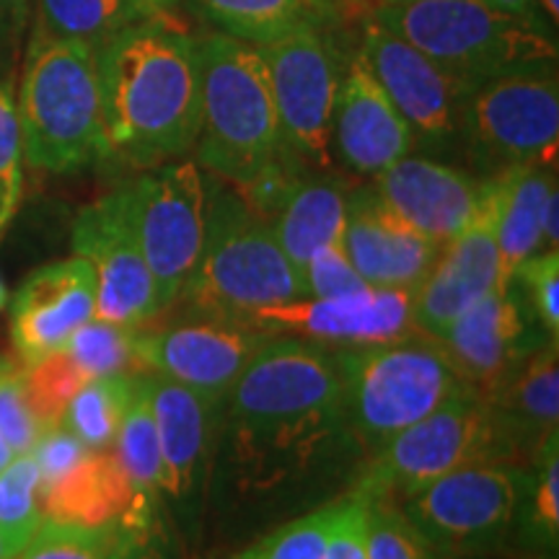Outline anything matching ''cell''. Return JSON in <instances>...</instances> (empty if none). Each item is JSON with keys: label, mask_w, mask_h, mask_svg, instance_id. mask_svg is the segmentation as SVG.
<instances>
[{"label": "cell", "mask_w": 559, "mask_h": 559, "mask_svg": "<svg viewBox=\"0 0 559 559\" xmlns=\"http://www.w3.org/2000/svg\"><path fill=\"white\" fill-rule=\"evenodd\" d=\"M39 526L37 461L32 459V453H21L5 469H0V536L16 557Z\"/></svg>", "instance_id": "36"}, {"label": "cell", "mask_w": 559, "mask_h": 559, "mask_svg": "<svg viewBox=\"0 0 559 559\" xmlns=\"http://www.w3.org/2000/svg\"><path fill=\"white\" fill-rule=\"evenodd\" d=\"M515 285H498L436 334V345L456 376L489 396L523 360L551 342Z\"/></svg>", "instance_id": "15"}, {"label": "cell", "mask_w": 559, "mask_h": 559, "mask_svg": "<svg viewBox=\"0 0 559 559\" xmlns=\"http://www.w3.org/2000/svg\"><path fill=\"white\" fill-rule=\"evenodd\" d=\"M347 185L332 174H304L267 226L288 260L304 272L326 243L342 241L347 223Z\"/></svg>", "instance_id": "27"}, {"label": "cell", "mask_w": 559, "mask_h": 559, "mask_svg": "<svg viewBox=\"0 0 559 559\" xmlns=\"http://www.w3.org/2000/svg\"><path fill=\"white\" fill-rule=\"evenodd\" d=\"M342 249L368 288L389 290H415L440 251L389 210L373 187L349 192Z\"/></svg>", "instance_id": "23"}, {"label": "cell", "mask_w": 559, "mask_h": 559, "mask_svg": "<svg viewBox=\"0 0 559 559\" xmlns=\"http://www.w3.org/2000/svg\"><path fill=\"white\" fill-rule=\"evenodd\" d=\"M41 521L91 531H120L160 547L164 506L128 477L111 449L88 451L60 479L39 485Z\"/></svg>", "instance_id": "16"}, {"label": "cell", "mask_w": 559, "mask_h": 559, "mask_svg": "<svg viewBox=\"0 0 559 559\" xmlns=\"http://www.w3.org/2000/svg\"><path fill=\"white\" fill-rule=\"evenodd\" d=\"M304 280L309 298H345L368 290L358 270L347 260L342 241L326 243L306 262Z\"/></svg>", "instance_id": "42"}, {"label": "cell", "mask_w": 559, "mask_h": 559, "mask_svg": "<svg viewBox=\"0 0 559 559\" xmlns=\"http://www.w3.org/2000/svg\"><path fill=\"white\" fill-rule=\"evenodd\" d=\"M459 135L487 177L515 166H557L555 62L508 70L466 91L459 104Z\"/></svg>", "instance_id": "8"}, {"label": "cell", "mask_w": 559, "mask_h": 559, "mask_svg": "<svg viewBox=\"0 0 559 559\" xmlns=\"http://www.w3.org/2000/svg\"><path fill=\"white\" fill-rule=\"evenodd\" d=\"M88 379L83 370L68 358L66 349L50 353L32 366H21V383H24L26 402L41 425V430L62 423L70 400Z\"/></svg>", "instance_id": "37"}, {"label": "cell", "mask_w": 559, "mask_h": 559, "mask_svg": "<svg viewBox=\"0 0 559 559\" xmlns=\"http://www.w3.org/2000/svg\"><path fill=\"white\" fill-rule=\"evenodd\" d=\"M96 317V275L83 257L45 264L11 298V340L21 366L58 353Z\"/></svg>", "instance_id": "21"}, {"label": "cell", "mask_w": 559, "mask_h": 559, "mask_svg": "<svg viewBox=\"0 0 559 559\" xmlns=\"http://www.w3.org/2000/svg\"><path fill=\"white\" fill-rule=\"evenodd\" d=\"M544 13H547V19L551 21V24H557L559 19V0H539Z\"/></svg>", "instance_id": "49"}, {"label": "cell", "mask_w": 559, "mask_h": 559, "mask_svg": "<svg viewBox=\"0 0 559 559\" xmlns=\"http://www.w3.org/2000/svg\"><path fill=\"white\" fill-rule=\"evenodd\" d=\"M515 544L531 559H557L559 547V432L526 469V485L513 523Z\"/></svg>", "instance_id": "29"}, {"label": "cell", "mask_w": 559, "mask_h": 559, "mask_svg": "<svg viewBox=\"0 0 559 559\" xmlns=\"http://www.w3.org/2000/svg\"><path fill=\"white\" fill-rule=\"evenodd\" d=\"M477 461H495L492 423L485 396L464 389L366 456L349 492L404 502L430 481Z\"/></svg>", "instance_id": "10"}, {"label": "cell", "mask_w": 559, "mask_h": 559, "mask_svg": "<svg viewBox=\"0 0 559 559\" xmlns=\"http://www.w3.org/2000/svg\"><path fill=\"white\" fill-rule=\"evenodd\" d=\"M9 362H11V358H5V355H0V373H3V370H5V366H9Z\"/></svg>", "instance_id": "54"}, {"label": "cell", "mask_w": 559, "mask_h": 559, "mask_svg": "<svg viewBox=\"0 0 559 559\" xmlns=\"http://www.w3.org/2000/svg\"><path fill=\"white\" fill-rule=\"evenodd\" d=\"M332 148L337 151L345 169L370 179L415 148L409 124L383 94L360 55L347 62L342 75L334 104Z\"/></svg>", "instance_id": "25"}, {"label": "cell", "mask_w": 559, "mask_h": 559, "mask_svg": "<svg viewBox=\"0 0 559 559\" xmlns=\"http://www.w3.org/2000/svg\"><path fill=\"white\" fill-rule=\"evenodd\" d=\"M373 21L438 62L461 94L508 70L557 62V45L534 21L481 0H407L376 5Z\"/></svg>", "instance_id": "7"}, {"label": "cell", "mask_w": 559, "mask_h": 559, "mask_svg": "<svg viewBox=\"0 0 559 559\" xmlns=\"http://www.w3.org/2000/svg\"><path fill=\"white\" fill-rule=\"evenodd\" d=\"M415 290L368 288L345 298H304L251 311L243 324L267 337H298L326 347H362L415 334Z\"/></svg>", "instance_id": "17"}, {"label": "cell", "mask_w": 559, "mask_h": 559, "mask_svg": "<svg viewBox=\"0 0 559 559\" xmlns=\"http://www.w3.org/2000/svg\"><path fill=\"white\" fill-rule=\"evenodd\" d=\"M498 464L528 469L559 430V342H544L485 396Z\"/></svg>", "instance_id": "22"}, {"label": "cell", "mask_w": 559, "mask_h": 559, "mask_svg": "<svg viewBox=\"0 0 559 559\" xmlns=\"http://www.w3.org/2000/svg\"><path fill=\"white\" fill-rule=\"evenodd\" d=\"M347 451L358 449L334 347L267 337L221 409L213 466L221 489L239 500L277 498Z\"/></svg>", "instance_id": "1"}, {"label": "cell", "mask_w": 559, "mask_h": 559, "mask_svg": "<svg viewBox=\"0 0 559 559\" xmlns=\"http://www.w3.org/2000/svg\"><path fill=\"white\" fill-rule=\"evenodd\" d=\"M73 251L96 275V319L143 326L160 317L153 275L132 239L117 192L83 207L73 223Z\"/></svg>", "instance_id": "18"}, {"label": "cell", "mask_w": 559, "mask_h": 559, "mask_svg": "<svg viewBox=\"0 0 559 559\" xmlns=\"http://www.w3.org/2000/svg\"><path fill=\"white\" fill-rule=\"evenodd\" d=\"M379 5H396V3H407V0H376Z\"/></svg>", "instance_id": "53"}, {"label": "cell", "mask_w": 559, "mask_h": 559, "mask_svg": "<svg viewBox=\"0 0 559 559\" xmlns=\"http://www.w3.org/2000/svg\"><path fill=\"white\" fill-rule=\"evenodd\" d=\"M130 3H135L138 9L151 13V16H166V11L174 9L177 0H130Z\"/></svg>", "instance_id": "48"}, {"label": "cell", "mask_w": 559, "mask_h": 559, "mask_svg": "<svg viewBox=\"0 0 559 559\" xmlns=\"http://www.w3.org/2000/svg\"><path fill=\"white\" fill-rule=\"evenodd\" d=\"M88 451H91L88 445L81 443V440L75 438L68 428H62V425L41 430L39 440L32 449V459L37 461V469H39V485L60 479L62 474L73 469V466L79 464Z\"/></svg>", "instance_id": "43"}, {"label": "cell", "mask_w": 559, "mask_h": 559, "mask_svg": "<svg viewBox=\"0 0 559 559\" xmlns=\"http://www.w3.org/2000/svg\"><path fill=\"white\" fill-rule=\"evenodd\" d=\"M0 559H13V551L9 549V544L3 542V536H0Z\"/></svg>", "instance_id": "52"}, {"label": "cell", "mask_w": 559, "mask_h": 559, "mask_svg": "<svg viewBox=\"0 0 559 559\" xmlns=\"http://www.w3.org/2000/svg\"><path fill=\"white\" fill-rule=\"evenodd\" d=\"M366 513L368 559H440L428 539L419 534L400 502L389 498H360Z\"/></svg>", "instance_id": "38"}, {"label": "cell", "mask_w": 559, "mask_h": 559, "mask_svg": "<svg viewBox=\"0 0 559 559\" xmlns=\"http://www.w3.org/2000/svg\"><path fill=\"white\" fill-rule=\"evenodd\" d=\"M13 459H16V453H13L9 449V443H5V440L0 438V469H5V466H9Z\"/></svg>", "instance_id": "50"}, {"label": "cell", "mask_w": 559, "mask_h": 559, "mask_svg": "<svg viewBox=\"0 0 559 559\" xmlns=\"http://www.w3.org/2000/svg\"><path fill=\"white\" fill-rule=\"evenodd\" d=\"M508 285H515L526 298L544 334L559 342V251H536L515 267Z\"/></svg>", "instance_id": "39"}, {"label": "cell", "mask_w": 559, "mask_h": 559, "mask_svg": "<svg viewBox=\"0 0 559 559\" xmlns=\"http://www.w3.org/2000/svg\"><path fill=\"white\" fill-rule=\"evenodd\" d=\"M324 559H368L366 557V513L360 495H342L340 519L334 523Z\"/></svg>", "instance_id": "44"}, {"label": "cell", "mask_w": 559, "mask_h": 559, "mask_svg": "<svg viewBox=\"0 0 559 559\" xmlns=\"http://www.w3.org/2000/svg\"><path fill=\"white\" fill-rule=\"evenodd\" d=\"M29 13V0H0V29H19Z\"/></svg>", "instance_id": "46"}, {"label": "cell", "mask_w": 559, "mask_h": 559, "mask_svg": "<svg viewBox=\"0 0 559 559\" xmlns=\"http://www.w3.org/2000/svg\"><path fill=\"white\" fill-rule=\"evenodd\" d=\"M360 58L409 124L415 143L445 145L459 135V83L438 62L370 21Z\"/></svg>", "instance_id": "19"}, {"label": "cell", "mask_w": 559, "mask_h": 559, "mask_svg": "<svg viewBox=\"0 0 559 559\" xmlns=\"http://www.w3.org/2000/svg\"><path fill=\"white\" fill-rule=\"evenodd\" d=\"M542 236H544V251H559V192L557 185L549 190V198L544 202L542 215Z\"/></svg>", "instance_id": "45"}, {"label": "cell", "mask_w": 559, "mask_h": 559, "mask_svg": "<svg viewBox=\"0 0 559 559\" xmlns=\"http://www.w3.org/2000/svg\"><path fill=\"white\" fill-rule=\"evenodd\" d=\"M151 16L96 50L107 158L156 169L194 148L200 135L198 41Z\"/></svg>", "instance_id": "2"}, {"label": "cell", "mask_w": 559, "mask_h": 559, "mask_svg": "<svg viewBox=\"0 0 559 559\" xmlns=\"http://www.w3.org/2000/svg\"><path fill=\"white\" fill-rule=\"evenodd\" d=\"M13 559H160V547L120 531H91L41 521L37 534Z\"/></svg>", "instance_id": "32"}, {"label": "cell", "mask_w": 559, "mask_h": 559, "mask_svg": "<svg viewBox=\"0 0 559 559\" xmlns=\"http://www.w3.org/2000/svg\"><path fill=\"white\" fill-rule=\"evenodd\" d=\"M24 160L37 171L70 174L107 158L96 50L34 29L19 86Z\"/></svg>", "instance_id": "5"}, {"label": "cell", "mask_w": 559, "mask_h": 559, "mask_svg": "<svg viewBox=\"0 0 559 559\" xmlns=\"http://www.w3.org/2000/svg\"><path fill=\"white\" fill-rule=\"evenodd\" d=\"M342 407L355 449L370 456L466 386L428 334L362 347H334Z\"/></svg>", "instance_id": "6"}, {"label": "cell", "mask_w": 559, "mask_h": 559, "mask_svg": "<svg viewBox=\"0 0 559 559\" xmlns=\"http://www.w3.org/2000/svg\"><path fill=\"white\" fill-rule=\"evenodd\" d=\"M370 187L404 223L443 247L469 226L479 210L485 179L409 153L373 177Z\"/></svg>", "instance_id": "24"}, {"label": "cell", "mask_w": 559, "mask_h": 559, "mask_svg": "<svg viewBox=\"0 0 559 559\" xmlns=\"http://www.w3.org/2000/svg\"><path fill=\"white\" fill-rule=\"evenodd\" d=\"M340 510L342 498L272 528L228 559H324Z\"/></svg>", "instance_id": "35"}, {"label": "cell", "mask_w": 559, "mask_h": 559, "mask_svg": "<svg viewBox=\"0 0 559 559\" xmlns=\"http://www.w3.org/2000/svg\"><path fill=\"white\" fill-rule=\"evenodd\" d=\"M205 16L228 37L249 45L277 39L300 26L326 29L337 19L332 0H198Z\"/></svg>", "instance_id": "28"}, {"label": "cell", "mask_w": 559, "mask_h": 559, "mask_svg": "<svg viewBox=\"0 0 559 559\" xmlns=\"http://www.w3.org/2000/svg\"><path fill=\"white\" fill-rule=\"evenodd\" d=\"M117 459L135 485L160 502V449L148 396L135 376V396L115 438ZM164 506V502H160Z\"/></svg>", "instance_id": "34"}, {"label": "cell", "mask_w": 559, "mask_h": 559, "mask_svg": "<svg viewBox=\"0 0 559 559\" xmlns=\"http://www.w3.org/2000/svg\"><path fill=\"white\" fill-rule=\"evenodd\" d=\"M264 342L267 334L247 324L187 317L166 326L143 324L135 330V353L143 373L151 370L177 381L218 409Z\"/></svg>", "instance_id": "14"}, {"label": "cell", "mask_w": 559, "mask_h": 559, "mask_svg": "<svg viewBox=\"0 0 559 559\" xmlns=\"http://www.w3.org/2000/svg\"><path fill=\"white\" fill-rule=\"evenodd\" d=\"M9 300H11V293H9V288H5L3 280H0V311H3L5 306H9Z\"/></svg>", "instance_id": "51"}, {"label": "cell", "mask_w": 559, "mask_h": 559, "mask_svg": "<svg viewBox=\"0 0 559 559\" xmlns=\"http://www.w3.org/2000/svg\"><path fill=\"white\" fill-rule=\"evenodd\" d=\"M151 13L130 0H39V29L60 39H75L99 50L102 45Z\"/></svg>", "instance_id": "31"}, {"label": "cell", "mask_w": 559, "mask_h": 559, "mask_svg": "<svg viewBox=\"0 0 559 559\" xmlns=\"http://www.w3.org/2000/svg\"><path fill=\"white\" fill-rule=\"evenodd\" d=\"M526 469L477 461L445 474L400 502L440 559H474L513 536Z\"/></svg>", "instance_id": "11"}, {"label": "cell", "mask_w": 559, "mask_h": 559, "mask_svg": "<svg viewBox=\"0 0 559 559\" xmlns=\"http://www.w3.org/2000/svg\"><path fill=\"white\" fill-rule=\"evenodd\" d=\"M156 419L160 449V502L187 534H198L213 489L221 409L164 376L138 373Z\"/></svg>", "instance_id": "13"}, {"label": "cell", "mask_w": 559, "mask_h": 559, "mask_svg": "<svg viewBox=\"0 0 559 559\" xmlns=\"http://www.w3.org/2000/svg\"><path fill=\"white\" fill-rule=\"evenodd\" d=\"M267 66L283 145L304 166L332 164V120L345 75L340 50L324 29L300 26L257 45Z\"/></svg>", "instance_id": "12"}, {"label": "cell", "mask_w": 559, "mask_h": 559, "mask_svg": "<svg viewBox=\"0 0 559 559\" xmlns=\"http://www.w3.org/2000/svg\"><path fill=\"white\" fill-rule=\"evenodd\" d=\"M39 436L41 425L26 402L24 383H21V362L11 360L0 373V438L21 456V453H32Z\"/></svg>", "instance_id": "41"}, {"label": "cell", "mask_w": 559, "mask_h": 559, "mask_svg": "<svg viewBox=\"0 0 559 559\" xmlns=\"http://www.w3.org/2000/svg\"><path fill=\"white\" fill-rule=\"evenodd\" d=\"M309 298L304 272L236 187L205 174V241L185 290L174 300L187 319L243 324L251 311Z\"/></svg>", "instance_id": "3"}, {"label": "cell", "mask_w": 559, "mask_h": 559, "mask_svg": "<svg viewBox=\"0 0 559 559\" xmlns=\"http://www.w3.org/2000/svg\"><path fill=\"white\" fill-rule=\"evenodd\" d=\"M198 55V164L230 187H247L290 156L283 145L267 66L257 45L228 34L202 37Z\"/></svg>", "instance_id": "4"}, {"label": "cell", "mask_w": 559, "mask_h": 559, "mask_svg": "<svg viewBox=\"0 0 559 559\" xmlns=\"http://www.w3.org/2000/svg\"><path fill=\"white\" fill-rule=\"evenodd\" d=\"M132 396H135V376L120 373L88 379L70 400L60 425L91 451L111 449Z\"/></svg>", "instance_id": "30"}, {"label": "cell", "mask_w": 559, "mask_h": 559, "mask_svg": "<svg viewBox=\"0 0 559 559\" xmlns=\"http://www.w3.org/2000/svg\"><path fill=\"white\" fill-rule=\"evenodd\" d=\"M24 192V140L13 91L0 83V236L16 215Z\"/></svg>", "instance_id": "40"}, {"label": "cell", "mask_w": 559, "mask_h": 559, "mask_svg": "<svg viewBox=\"0 0 559 559\" xmlns=\"http://www.w3.org/2000/svg\"><path fill=\"white\" fill-rule=\"evenodd\" d=\"M481 3L492 5V9L502 13H510V16L534 21V0H481Z\"/></svg>", "instance_id": "47"}, {"label": "cell", "mask_w": 559, "mask_h": 559, "mask_svg": "<svg viewBox=\"0 0 559 559\" xmlns=\"http://www.w3.org/2000/svg\"><path fill=\"white\" fill-rule=\"evenodd\" d=\"M115 192L156 283L164 317L185 290L205 241V171L198 160L177 158Z\"/></svg>", "instance_id": "9"}, {"label": "cell", "mask_w": 559, "mask_h": 559, "mask_svg": "<svg viewBox=\"0 0 559 559\" xmlns=\"http://www.w3.org/2000/svg\"><path fill=\"white\" fill-rule=\"evenodd\" d=\"M500 285V249L495 202L485 179L479 210L461 234L438 251L436 262L412 298V321L419 334L436 337L469 306Z\"/></svg>", "instance_id": "20"}, {"label": "cell", "mask_w": 559, "mask_h": 559, "mask_svg": "<svg viewBox=\"0 0 559 559\" xmlns=\"http://www.w3.org/2000/svg\"><path fill=\"white\" fill-rule=\"evenodd\" d=\"M135 330L138 326L111 324V321L94 317L68 340L62 349L83 370L86 379L120 373L138 376L143 370H140L135 353Z\"/></svg>", "instance_id": "33"}, {"label": "cell", "mask_w": 559, "mask_h": 559, "mask_svg": "<svg viewBox=\"0 0 559 559\" xmlns=\"http://www.w3.org/2000/svg\"><path fill=\"white\" fill-rule=\"evenodd\" d=\"M495 202V230L500 249V285L515 267L544 251L542 215L549 190L557 185L555 166H515L487 177Z\"/></svg>", "instance_id": "26"}]
</instances>
